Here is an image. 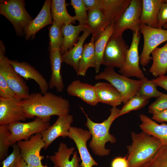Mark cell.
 Wrapping results in <instances>:
<instances>
[{
    "label": "cell",
    "instance_id": "1",
    "mask_svg": "<svg viewBox=\"0 0 167 167\" xmlns=\"http://www.w3.org/2000/svg\"><path fill=\"white\" fill-rule=\"evenodd\" d=\"M21 102L27 118L36 117L49 122L51 116H60L70 111L68 100L50 92L32 93Z\"/></svg>",
    "mask_w": 167,
    "mask_h": 167
},
{
    "label": "cell",
    "instance_id": "2",
    "mask_svg": "<svg viewBox=\"0 0 167 167\" xmlns=\"http://www.w3.org/2000/svg\"><path fill=\"white\" fill-rule=\"evenodd\" d=\"M131 144L127 146L128 167H142L151 160L163 145L156 138L142 131L131 132Z\"/></svg>",
    "mask_w": 167,
    "mask_h": 167
},
{
    "label": "cell",
    "instance_id": "3",
    "mask_svg": "<svg viewBox=\"0 0 167 167\" xmlns=\"http://www.w3.org/2000/svg\"><path fill=\"white\" fill-rule=\"evenodd\" d=\"M120 109L117 107L110 109V113L108 118L101 123L93 122L88 116L85 125L89 130L92 136L89 146L94 154L103 156L108 155L110 150L105 148L106 143H114L116 139L109 132L110 126L114 121L118 117Z\"/></svg>",
    "mask_w": 167,
    "mask_h": 167
},
{
    "label": "cell",
    "instance_id": "4",
    "mask_svg": "<svg viewBox=\"0 0 167 167\" xmlns=\"http://www.w3.org/2000/svg\"><path fill=\"white\" fill-rule=\"evenodd\" d=\"M23 0L1 1L0 14L6 17L13 25L18 36H25L26 29L33 19L25 8Z\"/></svg>",
    "mask_w": 167,
    "mask_h": 167
},
{
    "label": "cell",
    "instance_id": "5",
    "mask_svg": "<svg viewBox=\"0 0 167 167\" xmlns=\"http://www.w3.org/2000/svg\"><path fill=\"white\" fill-rule=\"evenodd\" d=\"M95 79L105 80L112 84L121 94L124 105L136 95L142 84L140 80L130 79L117 73L114 68L110 67H106L96 75Z\"/></svg>",
    "mask_w": 167,
    "mask_h": 167
},
{
    "label": "cell",
    "instance_id": "6",
    "mask_svg": "<svg viewBox=\"0 0 167 167\" xmlns=\"http://www.w3.org/2000/svg\"><path fill=\"white\" fill-rule=\"evenodd\" d=\"M139 32L143 35V45L140 56L139 63L143 66L147 65L152 60L150 54L160 44L167 41V30L156 28L140 24Z\"/></svg>",
    "mask_w": 167,
    "mask_h": 167
},
{
    "label": "cell",
    "instance_id": "7",
    "mask_svg": "<svg viewBox=\"0 0 167 167\" xmlns=\"http://www.w3.org/2000/svg\"><path fill=\"white\" fill-rule=\"evenodd\" d=\"M129 48L122 35H112L105 47L102 65L106 67L120 69L125 62Z\"/></svg>",
    "mask_w": 167,
    "mask_h": 167
},
{
    "label": "cell",
    "instance_id": "8",
    "mask_svg": "<svg viewBox=\"0 0 167 167\" xmlns=\"http://www.w3.org/2000/svg\"><path fill=\"white\" fill-rule=\"evenodd\" d=\"M50 126L49 122L39 117L30 122H15L8 125L11 132L10 139V146L22 140H26L33 135L41 133Z\"/></svg>",
    "mask_w": 167,
    "mask_h": 167
},
{
    "label": "cell",
    "instance_id": "9",
    "mask_svg": "<svg viewBox=\"0 0 167 167\" xmlns=\"http://www.w3.org/2000/svg\"><path fill=\"white\" fill-rule=\"evenodd\" d=\"M17 144L20 148L21 157L28 165L33 167H48L41 162L45 157L40 153L45 148V143L41 133L35 134L29 139L19 141Z\"/></svg>",
    "mask_w": 167,
    "mask_h": 167
},
{
    "label": "cell",
    "instance_id": "10",
    "mask_svg": "<svg viewBox=\"0 0 167 167\" xmlns=\"http://www.w3.org/2000/svg\"><path fill=\"white\" fill-rule=\"evenodd\" d=\"M142 4V0H131L126 10L114 24L113 35H122L123 32L127 29L135 33L139 32Z\"/></svg>",
    "mask_w": 167,
    "mask_h": 167
},
{
    "label": "cell",
    "instance_id": "11",
    "mask_svg": "<svg viewBox=\"0 0 167 167\" xmlns=\"http://www.w3.org/2000/svg\"><path fill=\"white\" fill-rule=\"evenodd\" d=\"M0 73L5 78L17 98L23 100L29 96V88L23 78L17 73L6 57L0 61Z\"/></svg>",
    "mask_w": 167,
    "mask_h": 167
},
{
    "label": "cell",
    "instance_id": "12",
    "mask_svg": "<svg viewBox=\"0 0 167 167\" xmlns=\"http://www.w3.org/2000/svg\"><path fill=\"white\" fill-rule=\"evenodd\" d=\"M140 32H133L131 44L127 51L125 62L119 69V73L129 78L136 77L140 80L145 76L139 66L140 57L139 54Z\"/></svg>",
    "mask_w": 167,
    "mask_h": 167
},
{
    "label": "cell",
    "instance_id": "13",
    "mask_svg": "<svg viewBox=\"0 0 167 167\" xmlns=\"http://www.w3.org/2000/svg\"><path fill=\"white\" fill-rule=\"evenodd\" d=\"M22 100L17 97H0V125L25 120Z\"/></svg>",
    "mask_w": 167,
    "mask_h": 167
},
{
    "label": "cell",
    "instance_id": "14",
    "mask_svg": "<svg viewBox=\"0 0 167 167\" xmlns=\"http://www.w3.org/2000/svg\"><path fill=\"white\" fill-rule=\"evenodd\" d=\"M91 136L89 131L82 128L71 126L69 129L67 137L74 140L78 150L82 161L80 167H92L98 165L87 147V142Z\"/></svg>",
    "mask_w": 167,
    "mask_h": 167
},
{
    "label": "cell",
    "instance_id": "15",
    "mask_svg": "<svg viewBox=\"0 0 167 167\" xmlns=\"http://www.w3.org/2000/svg\"><path fill=\"white\" fill-rule=\"evenodd\" d=\"M73 121V116L69 113L59 116L53 125L42 132L41 134L45 143V149H46L58 137H67L71 125Z\"/></svg>",
    "mask_w": 167,
    "mask_h": 167
},
{
    "label": "cell",
    "instance_id": "16",
    "mask_svg": "<svg viewBox=\"0 0 167 167\" xmlns=\"http://www.w3.org/2000/svg\"><path fill=\"white\" fill-rule=\"evenodd\" d=\"M9 62L15 71L23 78L33 79L38 85L41 93L44 94L48 92L49 84L45 79L35 67L25 62L9 59Z\"/></svg>",
    "mask_w": 167,
    "mask_h": 167
},
{
    "label": "cell",
    "instance_id": "17",
    "mask_svg": "<svg viewBox=\"0 0 167 167\" xmlns=\"http://www.w3.org/2000/svg\"><path fill=\"white\" fill-rule=\"evenodd\" d=\"M51 3L52 0H45L39 14L30 22L25 31V38L26 40L34 38L40 30L53 24L54 21L51 14Z\"/></svg>",
    "mask_w": 167,
    "mask_h": 167
},
{
    "label": "cell",
    "instance_id": "18",
    "mask_svg": "<svg viewBox=\"0 0 167 167\" xmlns=\"http://www.w3.org/2000/svg\"><path fill=\"white\" fill-rule=\"evenodd\" d=\"M75 149L74 147L68 148L66 143L61 142L58 151L49 157L54 165L53 167H80L81 159L76 151L73 152Z\"/></svg>",
    "mask_w": 167,
    "mask_h": 167
},
{
    "label": "cell",
    "instance_id": "19",
    "mask_svg": "<svg viewBox=\"0 0 167 167\" xmlns=\"http://www.w3.org/2000/svg\"><path fill=\"white\" fill-rule=\"evenodd\" d=\"M66 91L69 95L77 97L90 105H96L99 102L94 86L79 80L72 82L68 86Z\"/></svg>",
    "mask_w": 167,
    "mask_h": 167
},
{
    "label": "cell",
    "instance_id": "20",
    "mask_svg": "<svg viewBox=\"0 0 167 167\" xmlns=\"http://www.w3.org/2000/svg\"><path fill=\"white\" fill-rule=\"evenodd\" d=\"M99 102L117 107L122 103L119 92L110 83L100 82L94 85Z\"/></svg>",
    "mask_w": 167,
    "mask_h": 167
},
{
    "label": "cell",
    "instance_id": "21",
    "mask_svg": "<svg viewBox=\"0 0 167 167\" xmlns=\"http://www.w3.org/2000/svg\"><path fill=\"white\" fill-rule=\"evenodd\" d=\"M163 2L164 0H142L140 24L157 28L158 15Z\"/></svg>",
    "mask_w": 167,
    "mask_h": 167
},
{
    "label": "cell",
    "instance_id": "22",
    "mask_svg": "<svg viewBox=\"0 0 167 167\" xmlns=\"http://www.w3.org/2000/svg\"><path fill=\"white\" fill-rule=\"evenodd\" d=\"M83 32L81 36L79 37L78 41L74 46L62 56V62L72 66L76 73L78 71L79 63L83 50L84 42L91 34L90 29L87 27Z\"/></svg>",
    "mask_w": 167,
    "mask_h": 167
},
{
    "label": "cell",
    "instance_id": "23",
    "mask_svg": "<svg viewBox=\"0 0 167 167\" xmlns=\"http://www.w3.org/2000/svg\"><path fill=\"white\" fill-rule=\"evenodd\" d=\"M49 57L51 74L48 83L49 88H55L57 92H62L64 88V84L61 73L62 62L60 50L50 51Z\"/></svg>",
    "mask_w": 167,
    "mask_h": 167
},
{
    "label": "cell",
    "instance_id": "24",
    "mask_svg": "<svg viewBox=\"0 0 167 167\" xmlns=\"http://www.w3.org/2000/svg\"><path fill=\"white\" fill-rule=\"evenodd\" d=\"M139 117L141 122L139 127L142 131L156 138L163 145L167 146V124H158L143 114H140Z\"/></svg>",
    "mask_w": 167,
    "mask_h": 167
},
{
    "label": "cell",
    "instance_id": "25",
    "mask_svg": "<svg viewBox=\"0 0 167 167\" xmlns=\"http://www.w3.org/2000/svg\"><path fill=\"white\" fill-rule=\"evenodd\" d=\"M102 11L110 24H115L129 6L131 0H102Z\"/></svg>",
    "mask_w": 167,
    "mask_h": 167
},
{
    "label": "cell",
    "instance_id": "26",
    "mask_svg": "<svg viewBox=\"0 0 167 167\" xmlns=\"http://www.w3.org/2000/svg\"><path fill=\"white\" fill-rule=\"evenodd\" d=\"M110 24L101 11L96 10L88 11L86 25L91 31L92 35L91 39L94 42Z\"/></svg>",
    "mask_w": 167,
    "mask_h": 167
},
{
    "label": "cell",
    "instance_id": "27",
    "mask_svg": "<svg viewBox=\"0 0 167 167\" xmlns=\"http://www.w3.org/2000/svg\"><path fill=\"white\" fill-rule=\"evenodd\" d=\"M86 25H73L72 23L64 25L61 29L63 41L60 50L61 55L71 49L78 41L79 35L86 28Z\"/></svg>",
    "mask_w": 167,
    "mask_h": 167
},
{
    "label": "cell",
    "instance_id": "28",
    "mask_svg": "<svg viewBox=\"0 0 167 167\" xmlns=\"http://www.w3.org/2000/svg\"><path fill=\"white\" fill-rule=\"evenodd\" d=\"M152 63L149 71L155 77L167 73V41L162 47H157L151 53Z\"/></svg>",
    "mask_w": 167,
    "mask_h": 167
},
{
    "label": "cell",
    "instance_id": "29",
    "mask_svg": "<svg viewBox=\"0 0 167 167\" xmlns=\"http://www.w3.org/2000/svg\"><path fill=\"white\" fill-rule=\"evenodd\" d=\"M51 14L53 21L61 30L64 25L74 23L76 20L74 16L68 13L65 0H52Z\"/></svg>",
    "mask_w": 167,
    "mask_h": 167
},
{
    "label": "cell",
    "instance_id": "30",
    "mask_svg": "<svg viewBox=\"0 0 167 167\" xmlns=\"http://www.w3.org/2000/svg\"><path fill=\"white\" fill-rule=\"evenodd\" d=\"M113 28L114 24H109L94 42L95 60L94 68L96 73H99L101 66L102 65L104 52L108 41L113 34Z\"/></svg>",
    "mask_w": 167,
    "mask_h": 167
},
{
    "label": "cell",
    "instance_id": "31",
    "mask_svg": "<svg viewBox=\"0 0 167 167\" xmlns=\"http://www.w3.org/2000/svg\"><path fill=\"white\" fill-rule=\"evenodd\" d=\"M95 53L94 42L92 39L85 44L79 63L77 75L85 76L88 69L90 67H95Z\"/></svg>",
    "mask_w": 167,
    "mask_h": 167
},
{
    "label": "cell",
    "instance_id": "32",
    "mask_svg": "<svg viewBox=\"0 0 167 167\" xmlns=\"http://www.w3.org/2000/svg\"><path fill=\"white\" fill-rule=\"evenodd\" d=\"M140 80L142 82V85L136 95L149 99L152 97L157 98L163 93L157 89V85L153 79L149 80L145 76Z\"/></svg>",
    "mask_w": 167,
    "mask_h": 167
},
{
    "label": "cell",
    "instance_id": "33",
    "mask_svg": "<svg viewBox=\"0 0 167 167\" xmlns=\"http://www.w3.org/2000/svg\"><path fill=\"white\" fill-rule=\"evenodd\" d=\"M149 99L142 96L135 95L124 105L120 109L118 116L141 109L148 103Z\"/></svg>",
    "mask_w": 167,
    "mask_h": 167
},
{
    "label": "cell",
    "instance_id": "34",
    "mask_svg": "<svg viewBox=\"0 0 167 167\" xmlns=\"http://www.w3.org/2000/svg\"><path fill=\"white\" fill-rule=\"evenodd\" d=\"M53 23L49 28L50 40V51L57 49L60 50L62 43V36L61 30L58 27L56 23Z\"/></svg>",
    "mask_w": 167,
    "mask_h": 167
},
{
    "label": "cell",
    "instance_id": "35",
    "mask_svg": "<svg viewBox=\"0 0 167 167\" xmlns=\"http://www.w3.org/2000/svg\"><path fill=\"white\" fill-rule=\"evenodd\" d=\"M11 132L8 125H0V160H4L7 156L10 146V139Z\"/></svg>",
    "mask_w": 167,
    "mask_h": 167
},
{
    "label": "cell",
    "instance_id": "36",
    "mask_svg": "<svg viewBox=\"0 0 167 167\" xmlns=\"http://www.w3.org/2000/svg\"><path fill=\"white\" fill-rule=\"evenodd\" d=\"M70 4L74 9L75 15L74 17L79 24L86 25L88 19L87 11L83 0H71Z\"/></svg>",
    "mask_w": 167,
    "mask_h": 167
},
{
    "label": "cell",
    "instance_id": "37",
    "mask_svg": "<svg viewBox=\"0 0 167 167\" xmlns=\"http://www.w3.org/2000/svg\"><path fill=\"white\" fill-rule=\"evenodd\" d=\"M142 167H167V146L163 145L153 159Z\"/></svg>",
    "mask_w": 167,
    "mask_h": 167
},
{
    "label": "cell",
    "instance_id": "38",
    "mask_svg": "<svg viewBox=\"0 0 167 167\" xmlns=\"http://www.w3.org/2000/svg\"><path fill=\"white\" fill-rule=\"evenodd\" d=\"M13 151L2 162V167H15L21 158L20 150L17 144L12 145Z\"/></svg>",
    "mask_w": 167,
    "mask_h": 167
},
{
    "label": "cell",
    "instance_id": "39",
    "mask_svg": "<svg viewBox=\"0 0 167 167\" xmlns=\"http://www.w3.org/2000/svg\"><path fill=\"white\" fill-rule=\"evenodd\" d=\"M167 109V94L163 93L149 106L148 112L152 114Z\"/></svg>",
    "mask_w": 167,
    "mask_h": 167
},
{
    "label": "cell",
    "instance_id": "40",
    "mask_svg": "<svg viewBox=\"0 0 167 167\" xmlns=\"http://www.w3.org/2000/svg\"><path fill=\"white\" fill-rule=\"evenodd\" d=\"M0 97L13 98L16 97L14 92L9 87L3 75L0 73Z\"/></svg>",
    "mask_w": 167,
    "mask_h": 167
},
{
    "label": "cell",
    "instance_id": "41",
    "mask_svg": "<svg viewBox=\"0 0 167 167\" xmlns=\"http://www.w3.org/2000/svg\"><path fill=\"white\" fill-rule=\"evenodd\" d=\"M157 28H161L167 23V0H164L158 15Z\"/></svg>",
    "mask_w": 167,
    "mask_h": 167
},
{
    "label": "cell",
    "instance_id": "42",
    "mask_svg": "<svg viewBox=\"0 0 167 167\" xmlns=\"http://www.w3.org/2000/svg\"><path fill=\"white\" fill-rule=\"evenodd\" d=\"M87 11L98 10L102 11L104 5L102 0H83Z\"/></svg>",
    "mask_w": 167,
    "mask_h": 167
},
{
    "label": "cell",
    "instance_id": "43",
    "mask_svg": "<svg viewBox=\"0 0 167 167\" xmlns=\"http://www.w3.org/2000/svg\"><path fill=\"white\" fill-rule=\"evenodd\" d=\"M111 167H128L126 156L114 158L111 162Z\"/></svg>",
    "mask_w": 167,
    "mask_h": 167
},
{
    "label": "cell",
    "instance_id": "44",
    "mask_svg": "<svg viewBox=\"0 0 167 167\" xmlns=\"http://www.w3.org/2000/svg\"><path fill=\"white\" fill-rule=\"evenodd\" d=\"M151 119L159 123L167 122V109L153 114Z\"/></svg>",
    "mask_w": 167,
    "mask_h": 167
},
{
    "label": "cell",
    "instance_id": "45",
    "mask_svg": "<svg viewBox=\"0 0 167 167\" xmlns=\"http://www.w3.org/2000/svg\"><path fill=\"white\" fill-rule=\"evenodd\" d=\"M157 85L167 91V75H162L153 79Z\"/></svg>",
    "mask_w": 167,
    "mask_h": 167
},
{
    "label": "cell",
    "instance_id": "46",
    "mask_svg": "<svg viewBox=\"0 0 167 167\" xmlns=\"http://www.w3.org/2000/svg\"><path fill=\"white\" fill-rule=\"evenodd\" d=\"M5 48L3 42L0 41V61L3 60L6 57L5 56Z\"/></svg>",
    "mask_w": 167,
    "mask_h": 167
},
{
    "label": "cell",
    "instance_id": "47",
    "mask_svg": "<svg viewBox=\"0 0 167 167\" xmlns=\"http://www.w3.org/2000/svg\"><path fill=\"white\" fill-rule=\"evenodd\" d=\"M15 167H33L28 165L21 157L17 163Z\"/></svg>",
    "mask_w": 167,
    "mask_h": 167
},
{
    "label": "cell",
    "instance_id": "48",
    "mask_svg": "<svg viewBox=\"0 0 167 167\" xmlns=\"http://www.w3.org/2000/svg\"><path fill=\"white\" fill-rule=\"evenodd\" d=\"M163 28L167 30V23L163 26Z\"/></svg>",
    "mask_w": 167,
    "mask_h": 167
}]
</instances>
